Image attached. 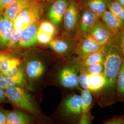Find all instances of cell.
Listing matches in <instances>:
<instances>
[{"label": "cell", "mask_w": 124, "mask_h": 124, "mask_svg": "<svg viewBox=\"0 0 124 124\" xmlns=\"http://www.w3.org/2000/svg\"><path fill=\"white\" fill-rule=\"evenodd\" d=\"M106 79L104 73L101 74H89L88 90L90 92H98L103 87H106Z\"/></svg>", "instance_id": "e0dca14e"}, {"label": "cell", "mask_w": 124, "mask_h": 124, "mask_svg": "<svg viewBox=\"0 0 124 124\" xmlns=\"http://www.w3.org/2000/svg\"><path fill=\"white\" fill-rule=\"evenodd\" d=\"M67 7L66 0H56L49 11L48 16L51 22L55 24L62 22Z\"/></svg>", "instance_id": "30bf717a"}, {"label": "cell", "mask_w": 124, "mask_h": 124, "mask_svg": "<svg viewBox=\"0 0 124 124\" xmlns=\"http://www.w3.org/2000/svg\"><path fill=\"white\" fill-rule=\"evenodd\" d=\"M45 70L44 64L38 59L32 60L27 64L26 71L29 80H33L39 78L44 74Z\"/></svg>", "instance_id": "5bb4252c"}, {"label": "cell", "mask_w": 124, "mask_h": 124, "mask_svg": "<svg viewBox=\"0 0 124 124\" xmlns=\"http://www.w3.org/2000/svg\"><path fill=\"white\" fill-rule=\"evenodd\" d=\"M91 53L82 59V64L85 67L104 62L105 55L103 49Z\"/></svg>", "instance_id": "ffe728a7"}, {"label": "cell", "mask_w": 124, "mask_h": 124, "mask_svg": "<svg viewBox=\"0 0 124 124\" xmlns=\"http://www.w3.org/2000/svg\"><path fill=\"white\" fill-rule=\"evenodd\" d=\"M82 106L81 96L76 94L68 97L63 103L64 111L67 114L70 115L82 114Z\"/></svg>", "instance_id": "8fae6325"}, {"label": "cell", "mask_w": 124, "mask_h": 124, "mask_svg": "<svg viewBox=\"0 0 124 124\" xmlns=\"http://www.w3.org/2000/svg\"><path fill=\"white\" fill-rule=\"evenodd\" d=\"M7 115L3 112L0 111V124H7Z\"/></svg>", "instance_id": "f35d334b"}, {"label": "cell", "mask_w": 124, "mask_h": 124, "mask_svg": "<svg viewBox=\"0 0 124 124\" xmlns=\"http://www.w3.org/2000/svg\"><path fill=\"white\" fill-rule=\"evenodd\" d=\"M87 33L102 46L110 41L113 33L103 22L98 21L89 30Z\"/></svg>", "instance_id": "3957f363"}, {"label": "cell", "mask_w": 124, "mask_h": 124, "mask_svg": "<svg viewBox=\"0 0 124 124\" xmlns=\"http://www.w3.org/2000/svg\"><path fill=\"white\" fill-rule=\"evenodd\" d=\"M21 31L13 28L8 45V49H10L18 44Z\"/></svg>", "instance_id": "83f0119b"}, {"label": "cell", "mask_w": 124, "mask_h": 124, "mask_svg": "<svg viewBox=\"0 0 124 124\" xmlns=\"http://www.w3.org/2000/svg\"><path fill=\"white\" fill-rule=\"evenodd\" d=\"M6 98H7L4 89L0 87V103L4 102Z\"/></svg>", "instance_id": "8d00e7d4"}, {"label": "cell", "mask_w": 124, "mask_h": 124, "mask_svg": "<svg viewBox=\"0 0 124 124\" xmlns=\"http://www.w3.org/2000/svg\"><path fill=\"white\" fill-rule=\"evenodd\" d=\"M13 22L0 13V49L8 48L9 39L13 30Z\"/></svg>", "instance_id": "52a82bcc"}, {"label": "cell", "mask_w": 124, "mask_h": 124, "mask_svg": "<svg viewBox=\"0 0 124 124\" xmlns=\"http://www.w3.org/2000/svg\"><path fill=\"white\" fill-rule=\"evenodd\" d=\"M86 70L89 74H101L103 73L104 67L102 63H99L93 64L86 67Z\"/></svg>", "instance_id": "4dcf8cb0"}, {"label": "cell", "mask_w": 124, "mask_h": 124, "mask_svg": "<svg viewBox=\"0 0 124 124\" xmlns=\"http://www.w3.org/2000/svg\"><path fill=\"white\" fill-rule=\"evenodd\" d=\"M103 46L87 33L78 45L77 53L83 59L89 54L102 49Z\"/></svg>", "instance_id": "8992f818"}, {"label": "cell", "mask_w": 124, "mask_h": 124, "mask_svg": "<svg viewBox=\"0 0 124 124\" xmlns=\"http://www.w3.org/2000/svg\"><path fill=\"white\" fill-rule=\"evenodd\" d=\"M117 1L124 7V0H117Z\"/></svg>", "instance_id": "ab89813d"}, {"label": "cell", "mask_w": 124, "mask_h": 124, "mask_svg": "<svg viewBox=\"0 0 124 124\" xmlns=\"http://www.w3.org/2000/svg\"><path fill=\"white\" fill-rule=\"evenodd\" d=\"M112 41L122 57L124 58V27L113 35Z\"/></svg>", "instance_id": "44dd1931"}, {"label": "cell", "mask_w": 124, "mask_h": 124, "mask_svg": "<svg viewBox=\"0 0 124 124\" xmlns=\"http://www.w3.org/2000/svg\"><path fill=\"white\" fill-rule=\"evenodd\" d=\"M88 113L82 114L81 117L79 121V124H88L90 123V119L89 117Z\"/></svg>", "instance_id": "d590c367"}, {"label": "cell", "mask_w": 124, "mask_h": 124, "mask_svg": "<svg viewBox=\"0 0 124 124\" xmlns=\"http://www.w3.org/2000/svg\"><path fill=\"white\" fill-rule=\"evenodd\" d=\"M80 75L78 76L79 83L83 89L88 90L89 73L86 70H81Z\"/></svg>", "instance_id": "f1b7e54d"}, {"label": "cell", "mask_w": 124, "mask_h": 124, "mask_svg": "<svg viewBox=\"0 0 124 124\" xmlns=\"http://www.w3.org/2000/svg\"><path fill=\"white\" fill-rule=\"evenodd\" d=\"M103 124H124V115H115L105 120Z\"/></svg>", "instance_id": "1f68e13d"}, {"label": "cell", "mask_w": 124, "mask_h": 124, "mask_svg": "<svg viewBox=\"0 0 124 124\" xmlns=\"http://www.w3.org/2000/svg\"><path fill=\"white\" fill-rule=\"evenodd\" d=\"M99 16L90 9L86 10L83 13L80 23V31L83 34H87L89 29L98 21Z\"/></svg>", "instance_id": "2e32d148"}, {"label": "cell", "mask_w": 124, "mask_h": 124, "mask_svg": "<svg viewBox=\"0 0 124 124\" xmlns=\"http://www.w3.org/2000/svg\"><path fill=\"white\" fill-rule=\"evenodd\" d=\"M105 55L103 62V73L106 77V87L112 91L116 87L118 73L123 58L113 44L112 40L103 46Z\"/></svg>", "instance_id": "6da1fadb"}, {"label": "cell", "mask_w": 124, "mask_h": 124, "mask_svg": "<svg viewBox=\"0 0 124 124\" xmlns=\"http://www.w3.org/2000/svg\"><path fill=\"white\" fill-rule=\"evenodd\" d=\"M23 82L24 75L21 68H19L17 73L11 77H5L0 73V87L4 90L14 86H19L23 84Z\"/></svg>", "instance_id": "4fadbf2b"}, {"label": "cell", "mask_w": 124, "mask_h": 124, "mask_svg": "<svg viewBox=\"0 0 124 124\" xmlns=\"http://www.w3.org/2000/svg\"><path fill=\"white\" fill-rule=\"evenodd\" d=\"M109 10L124 21V7L118 1L111 2L108 6Z\"/></svg>", "instance_id": "d4e9b609"}, {"label": "cell", "mask_w": 124, "mask_h": 124, "mask_svg": "<svg viewBox=\"0 0 124 124\" xmlns=\"http://www.w3.org/2000/svg\"><path fill=\"white\" fill-rule=\"evenodd\" d=\"M39 26V22H37L25 27L23 30L18 42V45L20 47H28L37 43V34Z\"/></svg>", "instance_id": "277c9868"}, {"label": "cell", "mask_w": 124, "mask_h": 124, "mask_svg": "<svg viewBox=\"0 0 124 124\" xmlns=\"http://www.w3.org/2000/svg\"><path fill=\"white\" fill-rule=\"evenodd\" d=\"M53 23L48 21H44L41 23L39 26V30L53 36L56 33V29Z\"/></svg>", "instance_id": "4316f807"}, {"label": "cell", "mask_w": 124, "mask_h": 124, "mask_svg": "<svg viewBox=\"0 0 124 124\" xmlns=\"http://www.w3.org/2000/svg\"><path fill=\"white\" fill-rule=\"evenodd\" d=\"M7 124H30L31 118L26 113L20 111H12L7 113Z\"/></svg>", "instance_id": "ac0fdd59"}, {"label": "cell", "mask_w": 124, "mask_h": 124, "mask_svg": "<svg viewBox=\"0 0 124 124\" xmlns=\"http://www.w3.org/2000/svg\"><path fill=\"white\" fill-rule=\"evenodd\" d=\"M115 90L118 100L124 102V58L117 76Z\"/></svg>", "instance_id": "d6986e66"}, {"label": "cell", "mask_w": 124, "mask_h": 124, "mask_svg": "<svg viewBox=\"0 0 124 124\" xmlns=\"http://www.w3.org/2000/svg\"><path fill=\"white\" fill-rule=\"evenodd\" d=\"M36 2V0H18L5 9L3 12L5 17L13 22L22 10Z\"/></svg>", "instance_id": "9c48e42d"}, {"label": "cell", "mask_w": 124, "mask_h": 124, "mask_svg": "<svg viewBox=\"0 0 124 124\" xmlns=\"http://www.w3.org/2000/svg\"><path fill=\"white\" fill-rule=\"evenodd\" d=\"M59 80L62 85L66 88L76 87L79 84L76 70L72 67H66L61 70Z\"/></svg>", "instance_id": "ba28073f"}, {"label": "cell", "mask_w": 124, "mask_h": 124, "mask_svg": "<svg viewBox=\"0 0 124 124\" xmlns=\"http://www.w3.org/2000/svg\"><path fill=\"white\" fill-rule=\"evenodd\" d=\"M51 48L56 53L62 54L66 53L69 49V46L66 41L60 39L52 40L49 43Z\"/></svg>", "instance_id": "603a6c76"}, {"label": "cell", "mask_w": 124, "mask_h": 124, "mask_svg": "<svg viewBox=\"0 0 124 124\" xmlns=\"http://www.w3.org/2000/svg\"><path fill=\"white\" fill-rule=\"evenodd\" d=\"M82 100V114L88 113L92 102V96L91 92L88 90H82L81 93Z\"/></svg>", "instance_id": "cb8c5ba5"}, {"label": "cell", "mask_w": 124, "mask_h": 124, "mask_svg": "<svg viewBox=\"0 0 124 124\" xmlns=\"http://www.w3.org/2000/svg\"><path fill=\"white\" fill-rule=\"evenodd\" d=\"M88 5L91 11L100 17L106 11V5L103 0H90Z\"/></svg>", "instance_id": "7402d4cb"}, {"label": "cell", "mask_w": 124, "mask_h": 124, "mask_svg": "<svg viewBox=\"0 0 124 124\" xmlns=\"http://www.w3.org/2000/svg\"><path fill=\"white\" fill-rule=\"evenodd\" d=\"M7 98L14 106L36 115L37 110L31 95L22 87L17 86L5 90Z\"/></svg>", "instance_id": "7a4b0ae2"}, {"label": "cell", "mask_w": 124, "mask_h": 124, "mask_svg": "<svg viewBox=\"0 0 124 124\" xmlns=\"http://www.w3.org/2000/svg\"><path fill=\"white\" fill-rule=\"evenodd\" d=\"M19 69L18 66L14 67L7 71L0 72V73L5 77H11L17 73Z\"/></svg>", "instance_id": "e575fe53"}, {"label": "cell", "mask_w": 124, "mask_h": 124, "mask_svg": "<svg viewBox=\"0 0 124 124\" xmlns=\"http://www.w3.org/2000/svg\"><path fill=\"white\" fill-rule=\"evenodd\" d=\"M42 0V1H46V0Z\"/></svg>", "instance_id": "60d3db41"}, {"label": "cell", "mask_w": 124, "mask_h": 124, "mask_svg": "<svg viewBox=\"0 0 124 124\" xmlns=\"http://www.w3.org/2000/svg\"><path fill=\"white\" fill-rule=\"evenodd\" d=\"M78 18V11L74 3H71L67 8L63 16V23L68 31H71L75 27Z\"/></svg>", "instance_id": "9a60e30c"}, {"label": "cell", "mask_w": 124, "mask_h": 124, "mask_svg": "<svg viewBox=\"0 0 124 124\" xmlns=\"http://www.w3.org/2000/svg\"><path fill=\"white\" fill-rule=\"evenodd\" d=\"M10 57H11V56L8 53H0V69L1 65L3 62H4L6 59H7Z\"/></svg>", "instance_id": "74e56055"}, {"label": "cell", "mask_w": 124, "mask_h": 124, "mask_svg": "<svg viewBox=\"0 0 124 124\" xmlns=\"http://www.w3.org/2000/svg\"><path fill=\"white\" fill-rule=\"evenodd\" d=\"M43 12L41 6L37 2L22 10L18 15L22 20L24 28L39 22Z\"/></svg>", "instance_id": "5b68a950"}, {"label": "cell", "mask_w": 124, "mask_h": 124, "mask_svg": "<svg viewBox=\"0 0 124 124\" xmlns=\"http://www.w3.org/2000/svg\"><path fill=\"white\" fill-rule=\"evenodd\" d=\"M53 36L47 34L38 29L37 34V39L38 42L40 44L43 45L48 44L53 40Z\"/></svg>", "instance_id": "f546056e"}, {"label": "cell", "mask_w": 124, "mask_h": 124, "mask_svg": "<svg viewBox=\"0 0 124 124\" xmlns=\"http://www.w3.org/2000/svg\"><path fill=\"white\" fill-rule=\"evenodd\" d=\"M102 20L114 35L124 27V21L109 10L106 11L101 16Z\"/></svg>", "instance_id": "7c38bea8"}, {"label": "cell", "mask_w": 124, "mask_h": 124, "mask_svg": "<svg viewBox=\"0 0 124 124\" xmlns=\"http://www.w3.org/2000/svg\"><path fill=\"white\" fill-rule=\"evenodd\" d=\"M13 28L20 31H22L24 28L22 20L18 15L13 21Z\"/></svg>", "instance_id": "d6a6232c"}, {"label": "cell", "mask_w": 124, "mask_h": 124, "mask_svg": "<svg viewBox=\"0 0 124 124\" xmlns=\"http://www.w3.org/2000/svg\"><path fill=\"white\" fill-rule=\"evenodd\" d=\"M21 60L19 58L11 56L3 62L0 67V72L7 71L14 67L19 66Z\"/></svg>", "instance_id": "484cf974"}, {"label": "cell", "mask_w": 124, "mask_h": 124, "mask_svg": "<svg viewBox=\"0 0 124 124\" xmlns=\"http://www.w3.org/2000/svg\"><path fill=\"white\" fill-rule=\"evenodd\" d=\"M18 0H0V13L3 12V10L13 4Z\"/></svg>", "instance_id": "836d02e7"}]
</instances>
